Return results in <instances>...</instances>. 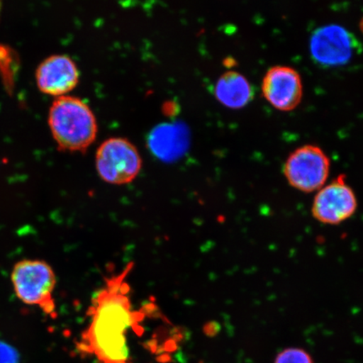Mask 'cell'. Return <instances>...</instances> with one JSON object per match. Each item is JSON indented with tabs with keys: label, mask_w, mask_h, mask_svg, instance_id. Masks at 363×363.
I'll return each mask as SVG.
<instances>
[{
	"label": "cell",
	"mask_w": 363,
	"mask_h": 363,
	"mask_svg": "<svg viewBox=\"0 0 363 363\" xmlns=\"http://www.w3.org/2000/svg\"><path fill=\"white\" fill-rule=\"evenodd\" d=\"M133 267L130 263L120 274L108 279L89 308V325L82 335L79 348L103 363H127L126 334L142 319V315L133 311L125 281Z\"/></svg>",
	"instance_id": "6da1fadb"
},
{
	"label": "cell",
	"mask_w": 363,
	"mask_h": 363,
	"mask_svg": "<svg viewBox=\"0 0 363 363\" xmlns=\"http://www.w3.org/2000/svg\"><path fill=\"white\" fill-rule=\"evenodd\" d=\"M48 124L54 140L62 151L84 152L96 138V117L81 99L57 97L50 108Z\"/></svg>",
	"instance_id": "7a4b0ae2"
},
{
	"label": "cell",
	"mask_w": 363,
	"mask_h": 363,
	"mask_svg": "<svg viewBox=\"0 0 363 363\" xmlns=\"http://www.w3.org/2000/svg\"><path fill=\"white\" fill-rule=\"evenodd\" d=\"M15 293L26 305L42 308L45 315L57 316L53 299L56 275L48 263L42 260L26 259L18 262L11 274Z\"/></svg>",
	"instance_id": "3957f363"
},
{
	"label": "cell",
	"mask_w": 363,
	"mask_h": 363,
	"mask_svg": "<svg viewBox=\"0 0 363 363\" xmlns=\"http://www.w3.org/2000/svg\"><path fill=\"white\" fill-rule=\"evenodd\" d=\"M95 163L99 177L106 183L116 185L130 183L143 166L138 148L122 138L104 140L97 150Z\"/></svg>",
	"instance_id": "277c9868"
},
{
	"label": "cell",
	"mask_w": 363,
	"mask_h": 363,
	"mask_svg": "<svg viewBox=\"0 0 363 363\" xmlns=\"http://www.w3.org/2000/svg\"><path fill=\"white\" fill-rule=\"evenodd\" d=\"M330 160L315 145H305L290 153L284 174L293 188L311 193L323 187L330 174Z\"/></svg>",
	"instance_id": "5b68a950"
},
{
	"label": "cell",
	"mask_w": 363,
	"mask_h": 363,
	"mask_svg": "<svg viewBox=\"0 0 363 363\" xmlns=\"http://www.w3.org/2000/svg\"><path fill=\"white\" fill-rule=\"evenodd\" d=\"M357 210L356 194L344 174L319 189L311 207L312 216L317 221L330 225L350 219Z\"/></svg>",
	"instance_id": "8992f818"
},
{
	"label": "cell",
	"mask_w": 363,
	"mask_h": 363,
	"mask_svg": "<svg viewBox=\"0 0 363 363\" xmlns=\"http://www.w3.org/2000/svg\"><path fill=\"white\" fill-rule=\"evenodd\" d=\"M311 52L314 60L324 66L345 65L357 53V40L339 25L320 26L311 38Z\"/></svg>",
	"instance_id": "52a82bcc"
},
{
	"label": "cell",
	"mask_w": 363,
	"mask_h": 363,
	"mask_svg": "<svg viewBox=\"0 0 363 363\" xmlns=\"http://www.w3.org/2000/svg\"><path fill=\"white\" fill-rule=\"evenodd\" d=\"M263 96L281 111H291L301 101L303 84L301 74L294 67L277 65L263 77Z\"/></svg>",
	"instance_id": "ba28073f"
},
{
	"label": "cell",
	"mask_w": 363,
	"mask_h": 363,
	"mask_svg": "<svg viewBox=\"0 0 363 363\" xmlns=\"http://www.w3.org/2000/svg\"><path fill=\"white\" fill-rule=\"evenodd\" d=\"M36 84L43 93L63 96L79 83V72L70 57L58 54L40 63L35 72Z\"/></svg>",
	"instance_id": "9c48e42d"
},
{
	"label": "cell",
	"mask_w": 363,
	"mask_h": 363,
	"mask_svg": "<svg viewBox=\"0 0 363 363\" xmlns=\"http://www.w3.org/2000/svg\"><path fill=\"white\" fill-rule=\"evenodd\" d=\"M215 94L224 106L238 108L252 101L253 91L246 77L238 71L230 70L218 79Z\"/></svg>",
	"instance_id": "30bf717a"
},
{
	"label": "cell",
	"mask_w": 363,
	"mask_h": 363,
	"mask_svg": "<svg viewBox=\"0 0 363 363\" xmlns=\"http://www.w3.org/2000/svg\"><path fill=\"white\" fill-rule=\"evenodd\" d=\"M274 363H314V361L303 349L290 347L279 352Z\"/></svg>",
	"instance_id": "8fae6325"
},
{
	"label": "cell",
	"mask_w": 363,
	"mask_h": 363,
	"mask_svg": "<svg viewBox=\"0 0 363 363\" xmlns=\"http://www.w3.org/2000/svg\"><path fill=\"white\" fill-rule=\"evenodd\" d=\"M19 353L10 344L0 340V363H19Z\"/></svg>",
	"instance_id": "7c38bea8"
}]
</instances>
